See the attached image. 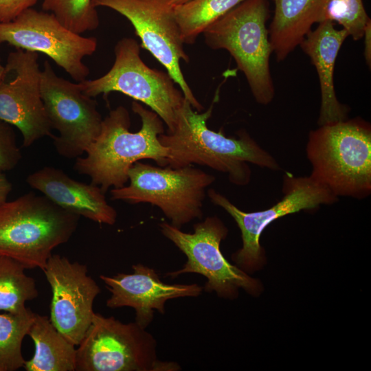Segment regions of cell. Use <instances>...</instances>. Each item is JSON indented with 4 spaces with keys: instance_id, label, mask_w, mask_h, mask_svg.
<instances>
[{
    "instance_id": "cell-1",
    "label": "cell",
    "mask_w": 371,
    "mask_h": 371,
    "mask_svg": "<svg viewBox=\"0 0 371 371\" xmlns=\"http://www.w3.org/2000/svg\"><path fill=\"white\" fill-rule=\"evenodd\" d=\"M212 106L196 111L188 100L179 109L172 131L159 135L161 144L169 150L168 165L173 168L196 164L226 172L238 186L247 185L251 171L247 163L273 170H280L276 160L262 149L246 132L238 138L227 137L207 126Z\"/></svg>"
},
{
    "instance_id": "cell-2",
    "label": "cell",
    "mask_w": 371,
    "mask_h": 371,
    "mask_svg": "<svg viewBox=\"0 0 371 371\" xmlns=\"http://www.w3.org/2000/svg\"><path fill=\"white\" fill-rule=\"evenodd\" d=\"M131 108L142 121L139 131H129V113L119 106L103 119L100 133L85 157L76 158L75 162V170L89 177L91 183L104 193L110 187L124 186L130 168L141 159L154 160L159 166L168 165L169 150L159 140V135L164 132L163 121L137 101L132 102Z\"/></svg>"
},
{
    "instance_id": "cell-3",
    "label": "cell",
    "mask_w": 371,
    "mask_h": 371,
    "mask_svg": "<svg viewBox=\"0 0 371 371\" xmlns=\"http://www.w3.org/2000/svg\"><path fill=\"white\" fill-rule=\"evenodd\" d=\"M310 177L337 197L363 198L371 192V126L356 117L309 133Z\"/></svg>"
},
{
    "instance_id": "cell-4",
    "label": "cell",
    "mask_w": 371,
    "mask_h": 371,
    "mask_svg": "<svg viewBox=\"0 0 371 371\" xmlns=\"http://www.w3.org/2000/svg\"><path fill=\"white\" fill-rule=\"evenodd\" d=\"M79 218L33 192L6 201L0 205V256L43 270L52 251L75 232Z\"/></svg>"
},
{
    "instance_id": "cell-5",
    "label": "cell",
    "mask_w": 371,
    "mask_h": 371,
    "mask_svg": "<svg viewBox=\"0 0 371 371\" xmlns=\"http://www.w3.org/2000/svg\"><path fill=\"white\" fill-rule=\"evenodd\" d=\"M267 0H245L203 32L212 49L227 50L249 84L256 102L269 104L275 89L270 71L272 53L267 21Z\"/></svg>"
},
{
    "instance_id": "cell-6",
    "label": "cell",
    "mask_w": 371,
    "mask_h": 371,
    "mask_svg": "<svg viewBox=\"0 0 371 371\" xmlns=\"http://www.w3.org/2000/svg\"><path fill=\"white\" fill-rule=\"evenodd\" d=\"M128 176L129 184L113 188L111 199L156 205L179 229L203 216L205 190L215 181L214 176L192 166L164 168L139 161L130 168Z\"/></svg>"
},
{
    "instance_id": "cell-7",
    "label": "cell",
    "mask_w": 371,
    "mask_h": 371,
    "mask_svg": "<svg viewBox=\"0 0 371 371\" xmlns=\"http://www.w3.org/2000/svg\"><path fill=\"white\" fill-rule=\"evenodd\" d=\"M76 348L77 371H177L175 362L161 361L153 335L135 322L122 323L95 313Z\"/></svg>"
},
{
    "instance_id": "cell-8",
    "label": "cell",
    "mask_w": 371,
    "mask_h": 371,
    "mask_svg": "<svg viewBox=\"0 0 371 371\" xmlns=\"http://www.w3.org/2000/svg\"><path fill=\"white\" fill-rule=\"evenodd\" d=\"M139 49L135 39L122 38L115 46V58L110 70L98 78L78 83L82 92L91 98L117 91L145 104L171 132L185 97L168 72L151 69L143 62Z\"/></svg>"
},
{
    "instance_id": "cell-9",
    "label": "cell",
    "mask_w": 371,
    "mask_h": 371,
    "mask_svg": "<svg viewBox=\"0 0 371 371\" xmlns=\"http://www.w3.org/2000/svg\"><path fill=\"white\" fill-rule=\"evenodd\" d=\"M162 234L172 241L187 257L181 269L170 271L166 276L172 278L188 273L205 276L203 289L214 291L220 297H237L239 288L251 295H258L261 285L237 266L230 264L220 249L222 240L227 235V228L217 216H209L194 225V232H183L171 224H159Z\"/></svg>"
},
{
    "instance_id": "cell-10",
    "label": "cell",
    "mask_w": 371,
    "mask_h": 371,
    "mask_svg": "<svg viewBox=\"0 0 371 371\" xmlns=\"http://www.w3.org/2000/svg\"><path fill=\"white\" fill-rule=\"evenodd\" d=\"M282 191V199L269 209L245 212L215 190H207L211 201L225 210L240 229L243 247L232 255V260L245 272H252L262 265L264 251L260 245V237L272 221L289 214L313 210L338 200L328 188L310 176L295 177L289 172L284 176Z\"/></svg>"
},
{
    "instance_id": "cell-11",
    "label": "cell",
    "mask_w": 371,
    "mask_h": 371,
    "mask_svg": "<svg viewBox=\"0 0 371 371\" xmlns=\"http://www.w3.org/2000/svg\"><path fill=\"white\" fill-rule=\"evenodd\" d=\"M2 43L47 55L78 82L86 80L89 74L83 58L92 55L98 46L95 37L72 32L52 13L32 8L12 21L0 23Z\"/></svg>"
},
{
    "instance_id": "cell-12",
    "label": "cell",
    "mask_w": 371,
    "mask_h": 371,
    "mask_svg": "<svg viewBox=\"0 0 371 371\" xmlns=\"http://www.w3.org/2000/svg\"><path fill=\"white\" fill-rule=\"evenodd\" d=\"M41 93L52 128L58 153L67 158H78L85 153L100 133L103 119L97 102L85 94L78 82L56 75L48 60L43 64Z\"/></svg>"
},
{
    "instance_id": "cell-13",
    "label": "cell",
    "mask_w": 371,
    "mask_h": 371,
    "mask_svg": "<svg viewBox=\"0 0 371 371\" xmlns=\"http://www.w3.org/2000/svg\"><path fill=\"white\" fill-rule=\"evenodd\" d=\"M92 5L111 8L125 16L140 38V47L166 68L194 109L203 110L181 69V60L188 63L189 57L183 49L170 0H92Z\"/></svg>"
},
{
    "instance_id": "cell-14",
    "label": "cell",
    "mask_w": 371,
    "mask_h": 371,
    "mask_svg": "<svg viewBox=\"0 0 371 371\" xmlns=\"http://www.w3.org/2000/svg\"><path fill=\"white\" fill-rule=\"evenodd\" d=\"M38 54L16 49L7 58L0 79V120L21 133L23 146L52 135L41 93Z\"/></svg>"
},
{
    "instance_id": "cell-15",
    "label": "cell",
    "mask_w": 371,
    "mask_h": 371,
    "mask_svg": "<svg viewBox=\"0 0 371 371\" xmlns=\"http://www.w3.org/2000/svg\"><path fill=\"white\" fill-rule=\"evenodd\" d=\"M42 271L52 294L49 319L78 346L91 324L93 302L100 289L88 275L86 265L59 254H52Z\"/></svg>"
},
{
    "instance_id": "cell-16",
    "label": "cell",
    "mask_w": 371,
    "mask_h": 371,
    "mask_svg": "<svg viewBox=\"0 0 371 371\" xmlns=\"http://www.w3.org/2000/svg\"><path fill=\"white\" fill-rule=\"evenodd\" d=\"M133 273L100 275V279L111 293L106 305L110 308L131 307L135 312V322L146 328L154 318L155 310L165 314L166 302L172 299L198 297L203 288L198 284L163 282L153 268L141 263L132 266Z\"/></svg>"
},
{
    "instance_id": "cell-17",
    "label": "cell",
    "mask_w": 371,
    "mask_h": 371,
    "mask_svg": "<svg viewBox=\"0 0 371 371\" xmlns=\"http://www.w3.org/2000/svg\"><path fill=\"white\" fill-rule=\"evenodd\" d=\"M26 181L69 212L100 224L113 225L116 221V210L107 203L104 193L96 185L78 181L50 166L29 175Z\"/></svg>"
},
{
    "instance_id": "cell-18",
    "label": "cell",
    "mask_w": 371,
    "mask_h": 371,
    "mask_svg": "<svg viewBox=\"0 0 371 371\" xmlns=\"http://www.w3.org/2000/svg\"><path fill=\"white\" fill-rule=\"evenodd\" d=\"M311 30L300 44L315 66L321 91L319 126L347 119L348 109L337 98L334 87V68L339 49L349 34L344 29L337 30L334 23L324 20Z\"/></svg>"
},
{
    "instance_id": "cell-19",
    "label": "cell",
    "mask_w": 371,
    "mask_h": 371,
    "mask_svg": "<svg viewBox=\"0 0 371 371\" xmlns=\"http://www.w3.org/2000/svg\"><path fill=\"white\" fill-rule=\"evenodd\" d=\"M274 13L268 29L272 53L284 60L299 46L315 23L326 20L330 0H272Z\"/></svg>"
},
{
    "instance_id": "cell-20",
    "label": "cell",
    "mask_w": 371,
    "mask_h": 371,
    "mask_svg": "<svg viewBox=\"0 0 371 371\" xmlns=\"http://www.w3.org/2000/svg\"><path fill=\"white\" fill-rule=\"evenodd\" d=\"M27 335L34 344V353L25 361V370H76V346L55 328L49 317L35 313Z\"/></svg>"
},
{
    "instance_id": "cell-21",
    "label": "cell",
    "mask_w": 371,
    "mask_h": 371,
    "mask_svg": "<svg viewBox=\"0 0 371 371\" xmlns=\"http://www.w3.org/2000/svg\"><path fill=\"white\" fill-rule=\"evenodd\" d=\"M243 1L190 0L173 5L183 43H194L206 28Z\"/></svg>"
},
{
    "instance_id": "cell-22",
    "label": "cell",
    "mask_w": 371,
    "mask_h": 371,
    "mask_svg": "<svg viewBox=\"0 0 371 371\" xmlns=\"http://www.w3.org/2000/svg\"><path fill=\"white\" fill-rule=\"evenodd\" d=\"M17 261L0 256V311L14 314L27 312L25 303L38 297L34 279Z\"/></svg>"
},
{
    "instance_id": "cell-23",
    "label": "cell",
    "mask_w": 371,
    "mask_h": 371,
    "mask_svg": "<svg viewBox=\"0 0 371 371\" xmlns=\"http://www.w3.org/2000/svg\"><path fill=\"white\" fill-rule=\"evenodd\" d=\"M35 315L30 308L24 313H0V366L3 371H14L25 363L22 342Z\"/></svg>"
},
{
    "instance_id": "cell-24",
    "label": "cell",
    "mask_w": 371,
    "mask_h": 371,
    "mask_svg": "<svg viewBox=\"0 0 371 371\" xmlns=\"http://www.w3.org/2000/svg\"><path fill=\"white\" fill-rule=\"evenodd\" d=\"M42 8L54 14L67 28L80 34L95 30L100 23L92 0H43Z\"/></svg>"
},
{
    "instance_id": "cell-25",
    "label": "cell",
    "mask_w": 371,
    "mask_h": 371,
    "mask_svg": "<svg viewBox=\"0 0 371 371\" xmlns=\"http://www.w3.org/2000/svg\"><path fill=\"white\" fill-rule=\"evenodd\" d=\"M326 19L341 25L355 41L362 38L365 27L370 21L363 0H330Z\"/></svg>"
},
{
    "instance_id": "cell-26",
    "label": "cell",
    "mask_w": 371,
    "mask_h": 371,
    "mask_svg": "<svg viewBox=\"0 0 371 371\" xmlns=\"http://www.w3.org/2000/svg\"><path fill=\"white\" fill-rule=\"evenodd\" d=\"M21 159V153L11 125L0 120V170L14 169Z\"/></svg>"
},
{
    "instance_id": "cell-27",
    "label": "cell",
    "mask_w": 371,
    "mask_h": 371,
    "mask_svg": "<svg viewBox=\"0 0 371 371\" xmlns=\"http://www.w3.org/2000/svg\"><path fill=\"white\" fill-rule=\"evenodd\" d=\"M39 0H0V23L14 20L25 10L32 8Z\"/></svg>"
},
{
    "instance_id": "cell-28",
    "label": "cell",
    "mask_w": 371,
    "mask_h": 371,
    "mask_svg": "<svg viewBox=\"0 0 371 371\" xmlns=\"http://www.w3.org/2000/svg\"><path fill=\"white\" fill-rule=\"evenodd\" d=\"M364 42L363 55L369 67L371 65V20L367 23L363 35Z\"/></svg>"
},
{
    "instance_id": "cell-29",
    "label": "cell",
    "mask_w": 371,
    "mask_h": 371,
    "mask_svg": "<svg viewBox=\"0 0 371 371\" xmlns=\"http://www.w3.org/2000/svg\"><path fill=\"white\" fill-rule=\"evenodd\" d=\"M12 190V183L4 172L0 170V205L7 201L8 196Z\"/></svg>"
},
{
    "instance_id": "cell-30",
    "label": "cell",
    "mask_w": 371,
    "mask_h": 371,
    "mask_svg": "<svg viewBox=\"0 0 371 371\" xmlns=\"http://www.w3.org/2000/svg\"><path fill=\"white\" fill-rule=\"evenodd\" d=\"M190 0H170V3L172 5H177L184 3Z\"/></svg>"
},
{
    "instance_id": "cell-31",
    "label": "cell",
    "mask_w": 371,
    "mask_h": 371,
    "mask_svg": "<svg viewBox=\"0 0 371 371\" xmlns=\"http://www.w3.org/2000/svg\"><path fill=\"white\" fill-rule=\"evenodd\" d=\"M4 71V66H3L0 61V79L2 77Z\"/></svg>"
},
{
    "instance_id": "cell-32",
    "label": "cell",
    "mask_w": 371,
    "mask_h": 371,
    "mask_svg": "<svg viewBox=\"0 0 371 371\" xmlns=\"http://www.w3.org/2000/svg\"><path fill=\"white\" fill-rule=\"evenodd\" d=\"M0 371H3L1 366H0Z\"/></svg>"
}]
</instances>
